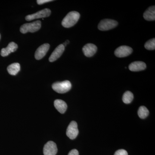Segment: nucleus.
Wrapping results in <instances>:
<instances>
[{
    "label": "nucleus",
    "mask_w": 155,
    "mask_h": 155,
    "mask_svg": "<svg viewBox=\"0 0 155 155\" xmlns=\"http://www.w3.org/2000/svg\"><path fill=\"white\" fill-rule=\"evenodd\" d=\"M80 17V14L76 11L69 12L63 19L62 25L65 28L72 27L77 23Z\"/></svg>",
    "instance_id": "f257e3e1"
},
{
    "label": "nucleus",
    "mask_w": 155,
    "mask_h": 155,
    "mask_svg": "<svg viewBox=\"0 0 155 155\" xmlns=\"http://www.w3.org/2000/svg\"><path fill=\"white\" fill-rule=\"evenodd\" d=\"M41 22L37 20L31 23H25L20 27V31L21 33L25 34L28 32H36L40 29Z\"/></svg>",
    "instance_id": "f03ea898"
},
{
    "label": "nucleus",
    "mask_w": 155,
    "mask_h": 155,
    "mask_svg": "<svg viewBox=\"0 0 155 155\" xmlns=\"http://www.w3.org/2000/svg\"><path fill=\"white\" fill-rule=\"evenodd\" d=\"M53 89L58 93L64 94L69 91L71 87L72 84L69 81H64L62 82H56L52 84Z\"/></svg>",
    "instance_id": "7ed1b4c3"
},
{
    "label": "nucleus",
    "mask_w": 155,
    "mask_h": 155,
    "mask_svg": "<svg viewBox=\"0 0 155 155\" xmlns=\"http://www.w3.org/2000/svg\"><path fill=\"white\" fill-rule=\"evenodd\" d=\"M118 22L111 19H104L100 22L98 28L101 31H107L115 28Z\"/></svg>",
    "instance_id": "20e7f679"
},
{
    "label": "nucleus",
    "mask_w": 155,
    "mask_h": 155,
    "mask_svg": "<svg viewBox=\"0 0 155 155\" xmlns=\"http://www.w3.org/2000/svg\"><path fill=\"white\" fill-rule=\"evenodd\" d=\"M51 14V10L49 9L45 8L38 11L35 14L27 15L25 17V19L27 21H31L35 19L49 17Z\"/></svg>",
    "instance_id": "39448f33"
},
{
    "label": "nucleus",
    "mask_w": 155,
    "mask_h": 155,
    "mask_svg": "<svg viewBox=\"0 0 155 155\" xmlns=\"http://www.w3.org/2000/svg\"><path fill=\"white\" fill-rule=\"evenodd\" d=\"M79 131L78 128L77 123L75 121H72L67 127V135L70 139H75L78 135Z\"/></svg>",
    "instance_id": "423d86ee"
},
{
    "label": "nucleus",
    "mask_w": 155,
    "mask_h": 155,
    "mask_svg": "<svg viewBox=\"0 0 155 155\" xmlns=\"http://www.w3.org/2000/svg\"><path fill=\"white\" fill-rule=\"evenodd\" d=\"M133 50L127 46H121L115 50V55L118 58H124L129 56L132 53Z\"/></svg>",
    "instance_id": "0eeeda50"
},
{
    "label": "nucleus",
    "mask_w": 155,
    "mask_h": 155,
    "mask_svg": "<svg viewBox=\"0 0 155 155\" xmlns=\"http://www.w3.org/2000/svg\"><path fill=\"white\" fill-rule=\"evenodd\" d=\"M57 152L58 148L54 142L49 141L45 144L43 149L44 155H56Z\"/></svg>",
    "instance_id": "6e6552de"
},
{
    "label": "nucleus",
    "mask_w": 155,
    "mask_h": 155,
    "mask_svg": "<svg viewBox=\"0 0 155 155\" xmlns=\"http://www.w3.org/2000/svg\"><path fill=\"white\" fill-rule=\"evenodd\" d=\"M50 48V45L45 43L39 47L35 51V57L37 60H40L44 58Z\"/></svg>",
    "instance_id": "1a4fd4ad"
},
{
    "label": "nucleus",
    "mask_w": 155,
    "mask_h": 155,
    "mask_svg": "<svg viewBox=\"0 0 155 155\" xmlns=\"http://www.w3.org/2000/svg\"><path fill=\"white\" fill-rule=\"evenodd\" d=\"M64 50H65V47L63 45H59L54 50V51L50 56L49 58V61L50 62H53L58 60V58H60L62 55Z\"/></svg>",
    "instance_id": "9d476101"
},
{
    "label": "nucleus",
    "mask_w": 155,
    "mask_h": 155,
    "mask_svg": "<svg viewBox=\"0 0 155 155\" xmlns=\"http://www.w3.org/2000/svg\"><path fill=\"white\" fill-rule=\"evenodd\" d=\"M97 47L96 46L93 44H87L83 47L82 51L84 55L87 57H91L94 55L96 53Z\"/></svg>",
    "instance_id": "9b49d317"
},
{
    "label": "nucleus",
    "mask_w": 155,
    "mask_h": 155,
    "mask_svg": "<svg viewBox=\"0 0 155 155\" xmlns=\"http://www.w3.org/2000/svg\"><path fill=\"white\" fill-rule=\"evenodd\" d=\"M18 48V45L14 42H11L8 45L7 48H4L1 50V55L3 57L8 55L11 53L16 51Z\"/></svg>",
    "instance_id": "f8f14e48"
},
{
    "label": "nucleus",
    "mask_w": 155,
    "mask_h": 155,
    "mask_svg": "<svg viewBox=\"0 0 155 155\" xmlns=\"http://www.w3.org/2000/svg\"><path fill=\"white\" fill-rule=\"evenodd\" d=\"M146 68V65L142 61H135L129 65V69L133 72H138L144 70Z\"/></svg>",
    "instance_id": "ddd939ff"
},
{
    "label": "nucleus",
    "mask_w": 155,
    "mask_h": 155,
    "mask_svg": "<svg viewBox=\"0 0 155 155\" xmlns=\"http://www.w3.org/2000/svg\"><path fill=\"white\" fill-rule=\"evenodd\" d=\"M55 107L61 114H63L67 110V104L63 100L57 99L54 102Z\"/></svg>",
    "instance_id": "4468645a"
},
{
    "label": "nucleus",
    "mask_w": 155,
    "mask_h": 155,
    "mask_svg": "<svg viewBox=\"0 0 155 155\" xmlns=\"http://www.w3.org/2000/svg\"><path fill=\"white\" fill-rule=\"evenodd\" d=\"M143 17L147 21H153L155 20V6L150 7L145 11Z\"/></svg>",
    "instance_id": "2eb2a0df"
},
{
    "label": "nucleus",
    "mask_w": 155,
    "mask_h": 155,
    "mask_svg": "<svg viewBox=\"0 0 155 155\" xmlns=\"http://www.w3.org/2000/svg\"><path fill=\"white\" fill-rule=\"evenodd\" d=\"M20 66L19 63H14L9 65L7 68L8 72L10 75H15L20 71Z\"/></svg>",
    "instance_id": "dca6fc26"
},
{
    "label": "nucleus",
    "mask_w": 155,
    "mask_h": 155,
    "mask_svg": "<svg viewBox=\"0 0 155 155\" xmlns=\"http://www.w3.org/2000/svg\"><path fill=\"white\" fill-rule=\"evenodd\" d=\"M133 94L130 91L125 92L122 97L123 102L126 104H130L133 101Z\"/></svg>",
    "instance_id": "f3484780"
},
{
    "label": "nucleus",
    "mask_w": 155,
    "mask_h": 155,
    "mask_svg": "<svg viewBox=\"0 0 155 155\" xmlns=\"http://www.w3.org/2000/svg\"><path fill=\"white\" fill-rule=\"evenodd\" d=\"M149 111L144 106H141L140 107L138 111L139 117L142 119H144L148 116Z\"/></svg>",
    "instance_id": "a211bd4d"
},
{
    "label": "nucleus",
    "mask_w": 155,
    "mask_h": 155,
    "mask_svg": "<svg viewBox=\"0 0 155 155\" xmlns=\"http://www.w3.org/2000/svg\"><path fill=\"white\" fill-rule=\"evenodd\" d=\"M145 48L148 50L155 49V39L154 38L149 40L144 45Z\"/></svg>",
    "instance_id": "6ab92c4d"
},
{
    "label": "nucleus",
    "mask_w": 155,
    "mask_h": 155,
    "mask_svg": "<svg viewBox=\"0 0 155 155\" xmlns=\"http://www.w3.org/2000/svg\"><path fill=\"white\" fill-rule=\"evenodd\" d=\"M114 155H128V154L125 150L121 149L116 151Z\"/></svg>",
    "instance_id": "aec40b11"
},
{
    "label": "nucleus",
    "mask_w": 155,
    "mask_h": 155,
    "mask_svg": "<svg viewBox=\"0 0 155 155\" xmlns=\"http://www.w3.org/2000/svg\"><path fill=\"white\" fill-rule=\"evenodd\" d=\"M52 0H38L37 1V2L39 5H41L42 4H45V3L52 2Z\"/></svg>",
    "instance_id": "412c9836"
},
{
    "label": "nucleus",
    "mask_w": 155,
    "mask_h": 155,
    "mask_svg": "<svg viewBox=\"0 0 155 155\" xmlns=\"http://www.w3.org/2000/svg\"><path fill=\"white\" fill-rule=\"evenodd\" d=\"M68 155H79V153L77 150L73 149L69 152Z\"/></svg>",
    "instance_id": "4be33fe9"
},
{
    "label": "nucleus",
    "mask_w": 155,
    "mask_h": 155,
    "mask_svg": "<svg viewBox=\"0 0 155 155\" xmlns=\"http://www.w3.org/2000/svg\"><path fill=\"white\" fill-rule=\"evenodd\" d=\"M69 43V40H67L64 43V44H63V45L64 46V47H66V46L67 45H68V44Z\"/></svg>",
    "instance_id": "5701e85b"
},
{
    "label": "nucleus",
    "mask_w": 155,
    "mask_h": 155,
    "mask_svg": "<svg viewBox=\"0 0 155 155\" xmlns=\"http://www.w3.org/2000/svg\"><path fill=\"white\" fill-rule=\"evenodd\" d=\"M0 38H1V36H0Z\"/></svg>",
    "instance_id": "b1692460"
}]
</instances>
